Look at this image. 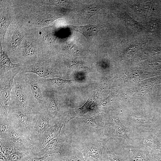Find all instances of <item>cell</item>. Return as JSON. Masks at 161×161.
Returning a JSON list of instances; mask_svg holds the SVG:
<instances>
[{
    "label": "cell",
    "instance_id": "cell-1",
    "mask_svg": "<svg viewBox=\"0 0 161 161\" xmlns=\"http://www.w3.org/2000/svg\"><path fill=\"white\" fill-rule=\"evenodd\" d=\"M24 75L33 112L35 113L45 110L48 89L43 78L31 73H24Z\"/></svg>",
    "mask_w": 161,
    "mask_h": 161
},
{
    "label": "cell",
    "instance_id": "cell-2",
    "mask_svg": "<svg viewBox=\"0 0 161 161\" xmlns=\"http://www.w3.org/2000/svg\"><path fill=\"white\" fill-rule=\"evenodd\" d=\"M24 113L33 112L29 92L24 73L21 72L15 77L10 96V108Z\"/></svg>",
    "mask_w": 161,
    "mask_h": 161
},
{
    "label": "cell",
    "instance_id": "cell-3",
    "mask_svg": "<svg viewBox=\"0 0 161 161\" xmlns=\"http://www.w3.org/2000/svg\"><path fill=\"white\" fill-rule=\"evenodd\" d=\"M121 121L129 130L143 127L156 132L161 129V120L143 110L130 111Z\"/></svg>",
    "mask_w": 161,
    "mask_h": 161
},
{
    "label": "cell",
    "instance_id": "cell-4",
    "mask_svg": "<svg viewBox=\"0 0 161 161\" xmlns=\"http://www.w3.org/2000/svg\"><path fill=\"white\" fill-rule=\"evenodd\" d=\"M22 72V66L14 68L0 75V119H7L14 78Z\"/></svg>",
    "mask_w": 161,
    "mask_h": 161
},
{
    "label": "cell",
    "instance_id": "cell-5",
    "mask_svg": "<svg viewBox=\"0 0 161 161\" xmlns=\"http://www.w3.org/2000/svg\"><path fill=\"white\" fill-rule=\"evenodd\" d=\"M129 131V137L132 140V144L161 153V143L155 131L143 127Z\"/></svg>",
    "mask_w": 161,
    "mask_h": 161
},
{
    "label": "cell",
    "instance_id": "cell-6",
    "mask_svg": "<svg viewBox=\"0 0 161 161\" xmlns=\"http://www.w3.org/2000/svg\"><path fill=\"white\" fill-rule=\"evenodd\" d=\"M35 114L24 113L18 110L10 108L8 112L7 119L11 125L24 135L30 138Z\"/></svg>",
    "mask_w": 161,
    "mask_h": 161
},
{
    "label": "cell",
    "instance_id": "cell-7",
    "mask_svg": "<svg viewBox=\"0 0 161 161\" xmlns=\"http://www.w3.org/2000/svg\"><path fill=\"white\" fill-rule=\"evenodd\" d=\"M21 72L32 73L44 79L60 77L61 75L59 70L47 58L35 64L22 66Z\"/></svg>",
    "mask_w": 161,
    "mask_h": 161
},
{
    "label": "cell",
    "instance_id": "cell-8",
    "mask_svg": "<svg viewBox=\"0 0 161 161\" xmlns=\"http://www.w3.org/2000/svg\"><path fill=\"white\" fill-rule=\"evenodd\" d=\"M56 122L50 117L46 110L35 113L30 137L34 145L44 133Z\"/></svg>",
    "mask_w": 161,
    "mask_h": 161
},
{
    "label": "cell",
    "instance_id": "cell-9",
    "mask_svg": "<svg viewBox=\"0 0 161 161\" xmlns=\"http://www.w3.org/2000/svg\"><path fill=\"white\" fill-rule=\"evenodd\" d=\"M126 129H128L127 128L117 117L109 116L105 119L103 128V136L110 139H113L116 137L122 138L125 139L127 143L131 144L132 140L127 135Z\"/></svg>",
    "mask_w": 161,
    "mask_h": 161
},
{
    "label": "cell",
    "instance_id": "cell-10",
    "mask_svg": "<svg viewBox=\"0 0 161 161\" xmlns=\"http://www.w3.org/2000/svg\"><path fill=\"white\" fill-rule=\"evenodd\" d=\"M9 124V129L5 134L0 138L5 139L18 149H32L34 151V145L30 138Z\"/></svg>",
    "mask_w": 161,
    "mask_h": 161
},
{
    "label": "cell",
    "instance_id": "cell-11",
    "mask_svg": "<svg viewBox=\"0 0 161 161\" xmlns=\"http://www.w3.org/2000/svg\"><path fill=\"white\" fill-rule=\"evenodd\" d=\"M123 147L122 161H150L149 149L129 143Z\"/></svg>",
    "mask_w": 161,
    "mask_h": 161
},
{
    "label": "cell",
    "instance_id": "cell-12",
    "mask_svg": "<svg viewBox=\"0 0 161 161\" xmlns=\"http://www.w3.org/2000/svg\"><path fill=\"white\" fill-rule=\"evenodd\" d=\"M60 100L57 93L48 90L45 110L56 122L59 121L63 112Z\"/></svg>",
    "mask_w": 161,
    "mask_h": 161
},
{
    "label": "cell",
    "instance_id": "cell-13",
    "mask_svg": "<svg viewBox=\"0 0 161 161\" xmlns=\"http://www.w3.org/2000/svg\"><path fill=\"white\" fill-rule=\"evenodd\" d=\"M64 126L63 123L59 120L44 133L34 145V151L35 155L38 151L43 148L49 142L60 134Z\"/></svg>",
    "mask_w": 161,
    "mask_h": 161
},
{
    "label": "cell",
    "instance_id": "cell-14",
    "mask_svg": "<svg viewBox=\"0 0 161 161\" xmlns=\"http://www.w3.org/2000/svg\"><path fill=\"white\" fill-rule=\"evenodd\" d=\"M67 141V138L65 134L62 133L57 138L49 142L43 149L36 153L37 157H41L49 153H60L63 146Z\"/></svg>",
    "mask_w": 161,
    "mask_h": 161
},
{
    "label": "cell",
    "instance_id": "cell-15",
    "mask_svg": "<svg viewBox=\"0 0 161 161\" xmlns=\"http://www.w3.org/2000/svg\"><path fill=\"white\" fill-rule=\"evenodd\" d=\"M110 139L104 136L97 143L92 144L87 149L85 153V159L88 161H103L102 152L107 141Z\"/></svg>",
    "mask_w": 161,
    "mask_h": 161
},
{
    "label": "cell",
    "instance_id": "cell-16",
    "mask_svg": "<svg viewBox=\"0 0 161 161\" xmlns=\"http://www.w3.org/2000/svg\"><path fill=\"white\" fill-rule=\"evenodd\" d=\"M43 79L48 90L55 92L64 91L72 83L71 80L60 78Z\"/></svg>",
    "mask_w": 161,
    "mask_h": 161
},
{
    "label": "cell",
    "instance_id": "cell-17",
    "mask_svg": "<svg viewBox=\"0 0 161 161\" xmlns=\"http://www.w3.org/2000/svg\"><path fill=\"white\" fill-rule=\"evenodd\" d=\"M73 31L80 32L83 34L87 39L91 41L94 37L97 35L99 31L103 27L95 24H89L83 26H70Z\"/></svg>",
    "mask_w": 161,
    "mask_h": 161
},
{
    "label": "cell",
    "instance_id": "cell-18",
    "mask_svg": "<svg viewBox=\"0 0 161 161\" xmlns=\"http://www.w3.org/2000/svg\"><path fill=\"white\" fill-rule=\"evenodd\" d=\"M0 50V75L4 74L13 69L22 66V65L20 63L15 64L12 62L7 55L3 50L1 42Z\"/></svg>",
    "mask_w": 161,
    "mask_h": 161
},
{
    "label": "cell",
    "instance_id": "cell-19",
    "mask_svg": "<svg viewBox=\"0 0 161 161\" xmlns=\"http://www.w3.org/2000/svg\"><path fill=\"white\" fill-rule=\"evenodd\" d=\"M34 157H37L33 150H23L16 148L9 157L8 161H26L29 158Z\"/></svg>",
    "mask_w": 161,
    "mask_h": 161
},
{
    "label": "cell",
    "instance_id": "cell-20",
    "mask_svg": "<svg viewBox=\"0 0 161 161\" xmlns=\"http://www.w3.org/2000/svg\"><path fill=\"white\" fill-rule=\"evenodd\" d=\"M0 161H8L9 157L16 148L3 138H0Z\"/></svg>",
    "mask_w": 161,
    "mask_h": 161
},
{
    "label": "cell",
    "instance_id": "cell-21",
    "mask_svg": "<svg viewBox=\"0 0 161 161\" xmlns=\"http://www.w3.org/2000/svg\"><path fill=\"white\" fill-rule=\"evenodd\" d=\"M101 6L95 4H82L79 14L80 16L88 20L92 16L99 12L102 8Z\"/></svg>",
    "mask_w": 161,
    "mask_h": 161
},
{
    "label": "cell",
    "instance_id": "cell-22",
    "mask_svg": "<svg viewBox=\"0 0 161 161\" xmlns=\"http://www.w3.org/2000/svg\"><path fill=\"white\" fill-rule=\"evenodd\" d=\"M24 37L22 24H19L16 27L12 36L11 42L13 49H17L20 45Z\"/></svg>",
    "mask_w": 161,
    "mask_h": 161
},
{
    "label": "cell",
    "instance_id": "cell-23",
    "mask_svg": "<svg viewBox=\"0 0 161 161\" xmlns=\"http://www.w3.org/2000/svg\"><path fill=\"white\" fill-rule=\"evenodd\" d=\"M12 21L11 17L8 15L1 16L0 17V39L1 41H3L5 33L9 25Z\"/></svg>",
    "mask_w": 161,
    "mask_h": 161
},
{
    "label": "cell",
    "instance_id": "cell-24",
    "mask_svg": "<svg viewBox=\"0 0 161 161\" xmlns=\"http://www.w3.org/2000/svg\"><path fill=\"white\" fill-rule=\"evenodd\" d=\"M83 123L85 124L92 126H102V119L99 116L91 115L86 117L83 120Z\"/></svg>",
    "mask_w": 161,
    "mask_h": 161
},
{
    "label": "cell",
    "instance_id": "cell-25",
    "mask_svg": "<svg viewBox=\"0 0 161 161\" xmlns=\"http://www.w3.org/2000/svg\"><path fill=\"white\" fill-rule=\"evenodd\" d=\"M44 4L71 7V3L69 1L66 0H46L43 1Z\"/></svg>",
    "mask_w": 161,
    "mask_h": 161
},
{
    "label": "cell",
    "instance_id": "cell-26",
    "mask_svg": "<svg viewBox=\"0 0 161 161\" xmlns=\"http://www.w3.org/2000/svg\"><path fill=\"white\" fill-rule=\"evenodd\" d=\"M58 154L47 153L41 157H31L26 161H52L54 157Z\"/></svg>",
    "mask_w": 161,
    "mask_h": 161
},
{
    "label": "cell",
    "instance_id": "cell-27",
    "mask_svg": "<svg viewBox=\"0 0 161 161\" xmlns=\"http://www.w3.org/2000/svg\"><path fill=\"white\" fill-rule=\"evenodd\" d=\"M9 123L7 119H0V137L4 135L9 126Z\"/></svg>",
    "mask_w": 161,
    "mask_h": 161
},
{
    "label": "cell",
    "instance_id": "cell-28",
    "mask_svg": "<svg viewBox=\"0 0 161 161\" xmlns=\"http://www.w3.org/2000/svg\"><path fill=\"white\" fill-rule=\"evenodd\" d=\"M149 158L150 161H161V153L152 151L149 149Z\"/></svg>",
    "mask_w": 161,
    "mask_h": 161
},
{
    "label": "cell",
    "instance_id": "cell-29",
    "mask_svg": "<svg viewBox=\"0 0 161 161\" xmlns=\"http://www.w3.org/2000/svg\"><path fill=\"white\" fill-rule=\"evenodd\" d=\"M107 158L110 161H122L112 150L107 148Z\"/></svg>",
    "mask_w": 161,
    "mask_h": 161
},
{
    "label": "cell",
    "instance_id": "cell-30",
    "mask_svg": "<svg viewBox=\"0 0 161 161\" xmlns=\"http://www.w3.org/2000/svg\"><path fill=\"white\" fill-rule=\"evenodd\" d=\"M155 133L159 140L161 143V129L157 130L155 132Z\"/></svg>",
    "mask_w": 161,
    "mask_h": 161
},
{
    "label": "cell",
    "instance_id": "cell-31",
    "mask_svg": "<svg viewBox=\"0 0 161 161\" xmlns=\"http://www.w3.org/2000/svg\"><path fill=\"white\" fill-rule=\"evenodd\" d=\"M93 161L90 160V161Z\"/></svg>",
    "mask_w": 161,
    "mask_h": 161
},
{
    "label": "cell",
    "instance_id": "cell-32",
    "mask_svg": "<svg viewBox=\"0 0 161 161\" xmlns=\"http://www.w3.org/2000/svg\"></svg>",
    "mask_w": 161,
    "mask_h": 161
}]
</instances>
